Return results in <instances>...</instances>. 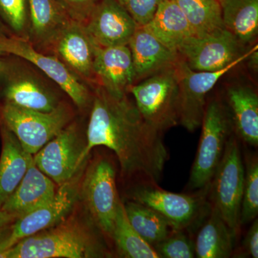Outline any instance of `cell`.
Returning <instances> with one entry per match:
<instances>
[{"label": "cell", "instance_id": "1", "mask_svg": "<svg viewBox=\"0 0 258 258\" xmlns=\"http://www.w3.org/2000/svg\"><path fill=\"white\" fill-rule=\"evenodd\" d=\"M93 90L83 162L93 148L105 147L116 156L123 177L158 184L169 159L163 134L144 120L128 93L116 96L99 86Z\"/></svg>", "mask_w": 258, "mask_h": 258}, {"label": "cell", "instance_id": "2", "mask_svg": "<svg viewBox=\"0 0 258 258\" xmlns=\"http://www.w3.org/2000/svg\"><path fill=\"white\" fill-rule=\"evenodd\" d=\"M110 255L96 232L76 218L19 241L4 258H87Z\"/></svg>", "mask_w": 258, "mask_h": 258}, {"label": "cell", "instance_id": "3", "mask_svg": "<svg viewBox=\"0 0 258 258\" xmlns=\"http://www.w3.org/2000/svg\"><path fill=\"white\" fill-rule=\"evenodd\" d=\"M13 57L0 60V83L5 103L42 112L53 111L63 103L60 95L63 91L56 83L31 62Z\"/></svg>", "mask_w": 258, "mask_h": 258}, {"label": "cell", "instance_id": "4", "mask_svg": "<svg viewBox=\"0 0 258 258\" xmlns=\"http://www.w3.org/2000/svg\"><path fill=\"white\" fill-rule=\"evenodd\" d=\"M201 126L198 152L187 184L189 190L203 189L210 185L227 141L235 133L232 116L225 101L218 97L208 100Z\"/></svg>", "mask_w": 258, "mask_h": 258}, {"label": "cell", "instance_id": "5", "mask_svg": "<svg viewBox=\"0 0 258 258\" xmlns=\"http://www.w3.org/2000/svg\"><path fill=\"white\" fill-rule=\"evenodd\" d=\"M176 64L158 71L129 88L128 93L133 96L142 118L161 134L179 123Z\"/></svg>", "mask_w": 258, "mask_h": 258}, {"label": "cell", "instance_id": "6", "mask_svg": "<svg viewBox=\"0 0 258 258\" xmlns=\"http://www.w3.org/2000/svg\"><path fill=\"white\" fill-rule=\"evenodd\" d=\"M244 177L240 140L235 133L227 141L223 156L210 184L208 201L235 236L241 233L240 211Z\"/></svg>", "mask_w": 258, "mask_h": 258}, {"label": "cell", "instance_id": "7", "mask_svg": "<svg viewBox=\"0 0 258 258\" xmlns=\"http://www.w3.org/2000/svg\"><path fill=\"white\" fill-rule=\"evenodd\" d=\"M209 187L196 193L177 194L161 189L157 183L139 181L127 191V197L159 212L174 230H187L208 213Z\"/></svg>", "mask_w": 258, "mask_h": 258}, {"label": "cell", "instance_id": "8", "mask_svg": "<svg viewBox=\"0 0 258 258\" xmlns=\"http://www.w3.org/2000/svg\"><path fill=\"white\" fill-rule=\"evenodd\" d=\"M0 113L2 123L15 134L24 150L32 156L67 126L73 118L71 108L64 103L50 112L5 103Z\"/></svg>", "mask_w": 258, "mask_h": 258}, {"label": "cell", "instance_id": "9", "mask_svg": "<svg viewBox=\"0 0 258 258\" xmlns=\"http://www.w3.org/2000/svg\"><path fill=\"white\" fill-rule=\"evenodd\" d=\"M83 202L97 228L111 240L120 199L116 186V170L104 157L90 165L81 186Z\"/></svg>", "mask_w": 258, "mask_h": 258}, {"label": "cell", "instance_id": "10", "mask_svg": "<svg viewBox=\"0 0 258 258\" xmlns=\"http://www.w3.org/2000/svg\"><path fill=\"white\" fill-rule=\"evenodd\" d=\"M0 51L31 62L56 83L79 109H86L92 103L93 88L77 77L55 55L37 50L28 40L14 35L0 36Z\"/></svg>", "mask_w": 258, "mask_h": 258}, {"label": "cell", "instance_id": "11", "mask_svg": "<svg viewBox=\"0 0 258 258\" xmlns=\"http://www.w3.org/2000/svg\"><path fill=\"white\" fill-rule=\"evenodd\" d=\"M257 45L244 52L227 67L218 71H195L180 58L176 64L179 81V124L190 132L201 126L209 93L222 76L247 60Z\"/></svg>", "mask_w": 258, "mask_h": 258}, {"label": "cell", "instance_id": "12", "mask_svg": "<svg viewBox=\"0 0 258 258\" xmlns=\"http://www.w3.org/2000/svg\"><path fill=\"white\" fill-rule=\"evenodd\" d=\"M79 179L76 174L70 181L60 185V189L56 191L50 203L18 217L14 222L1 228L0 232L6 252L19 241L50 228L64 220L79 198Z\"/></svg>", "mask_w": 258, "mask_h": 258}, {"label": "cell", "instance_id": "13", "mask_svg": "<svg viewBox=\"0 0 258 258\" xmlns=\"http://www.w3.org/2000/svg\"><path fill=\"white\" fill-rule=\"evenodd\" d=\"M79 125L70 123L33 155L37 167L55 184L70 181L82 166L86 147Z\"/></svg>", "mask_w": 258, "mask_h": 258}, {"label": "cell", "instance_id": "14", "mask_svg": "<svg viewBox=\"0 0 258 258\" xmlns=\"http://www.w3.org/2000/svg\"><path fill=\"white\" fill-rule=\"evenodd\" d=\"M243 46L233 34L224 29L206 36L190 37L178 54L190 69L215 71L227 67L242 55Z\"/></svg>", "mask_w": 258, "mask_h": 258}, {"label": "cell", "instance_id": "15", "mask_svg": "<svg viewBox=\"0 0 258 258\" xmlns=\"http://www.w3.org/2000/svg\"><path fill=\"white\" fill-rule=\"evenodd\" d=\"M83 25L93 42L102 47L128 45L139 27L115 0H100Z\"/></svg>", "mask_w": 258, "mask_h": 258}, {"label": "cell", "instance_id": "16", "mask_svg": "<svg viewBox=\"0 0 258 258\" xmlns=\"http://www.w3.org/2000/svg\"><path fill=\"white\" fill-rule=\"evenodd\" d=\"M49 52L80 79L94 87L95 43L82 23L71 20L55 39Z\"/></svg>", "mask_w": 258, "mask_h": 258}, {"label": "cell", "instance_id": "17", "mask_svg": "<svg viewBox=\"0 0 258 258\" xmlns=\"http://www.w3.org/2000/svg\"><path fill=\"white\" fill-rule=\"evenodd\" d=\"M93 74L95 86L116 96L128 93L137 81L128 45L102 47L95 44Z\"/></svg>", "mask_w": 258, "mask_h": 258}, {"label": "cell", "instance_id": "18", "mask_svg": "<svg viewBox=\"0 0 258 258\" xmlns=\"http://www.w3.org/2000/svg\"><path fill=\"white\" fill-rule=\"evenodd\" d=\"M55 184L37 167L32 156L26 174L1 210L17 218L27 215L50 203L55 195Z\"/></svg>", "mask_w": 258, "mask_h": 258}, {"label": "cell", "instance_id": "19", "mask_svg": "<svg viewBox=\"0 0 258 258\" xmlns=\"http://www.w3.org/2000/svg\"><path fill=\"white\" fill-rule=\"evenodd\" d=\"M128 47L133 60L136 83L175 66L181 58L177 52L168 48L144 27H137Z\"/></svg>", "mask_w": 258, "mask_h": 258}, {"label": "cell", "instance_id": "20", "mask_svg": "<svg viewBox=\"0 0 258 258\" xmlns=\"http://www.w3.org/2000/svg\"><path fill=\"white\" fill-rule=\"evenodd\" d=\"M28 41L37 50L50 52L59 34L71 19L57 0H28Z\"/></svg>", "mask_w": 258, "mask_h": 258}, {"label": "cell", "instance_id": "21", "mask_svg": "<svg viewBox=\"0 0 258 258\" xmlns=\"http://www.w3.org/2000/svg\"><path fill=\"white\" fill-rule=\"evenodd\" d=\"M234 132L239 140L249 147L258 146V95L244 84L232 85L226 93Z\"/></svg>", "mask_w": 258, "mask_h": 258}, {"label": "cell", "instance_id": "22", "mask_svg": "<svg viewBox=\"0 0 258 258\" xmlns=\"http://www.w3.org/2000/svg\"><path fill=\"white\" fill-rule=\"evenodd\" d=\"M0 157V210L21 182L28 170L32 154L24 150L18 138L3 123Z\"/></svg>", "mask_w": 258, "mask_h": 258}, {"label": "cell", "instance_id": "23", "mask_svg": "<svg viewBox=\"0 0 258 258\" xmlns=\"http://www.w3.org/2000/svg\"><path fill=\"white\" fill-rule=\"evenodd\" d=\"M143 27L177 53L183 44L193 36L186 17L173 0H162L152 20Z\"/></svg>", "mask_w": 258, "mask_h": 258}, {"label": "cell", "instance_id": "24", "mask_svg": "<svg viewBox=\"0 0 258 258\" xmlns=\"http://www.w3.org/2000/svg\"><path fill=\"white\" fill-rule=\"evenodd\" d=\"M208 215L195 240V257H232L234 253V241L236 240L235 236L217 210L211 206Z\"/></svg>", "mask_w": 258, "mask_h": 258}, {"label": "cell", "instance_id": "25", "mask_svg": "<svg viewBox=\"0 0 258 258\" xmlns=\"http://www.w3.org/2000/svg\"><path fill=\"white\" fill-rule=\"evenodd\" d=\"M226 30L233 34L242 45L257 38L258 0H219Z\"/></svg>", "mask_w": 258, "mask_h": 258}, {"label": "cell", "instance_id": "26", "mask_svg": "<svg viewBox=\"0 0 258 258\" xmlns=\"http://www.w3.org/2000/svg\"><path fill=\"white\" fill-rule=\"evenodd\" d=\"M183 12L193 36L204 37L224 30L219 0H173Z\"/></svg>", "mask_w": 258, "mask_h": 258}, {"label": "cell", "instance_id": "27", "mask_svg": "<svg viewBox=\"0 0 258 258\" xmlns=\"http://www.w3.org/2000/svg\"><path fill=\"white\" fill-rule=\"evenodd\" d=\"M123 206L134 230L153 247L174 230L167 219L146 205L128 200Z\"/></svg>", "mask_w": 258, "mask_h": 258}, {"label": "cell", "instance_id": "28", "mask_svg": "<svg viewBox=\"0 0 258 258\" xmlns=\"http://www.w3.org/2000/svg\"><path fill=\"white\" fill-rule=\"evenodd\" d=\"M111 240L120 257L161 258L154 247L146 242L131 225L122 201L117 211Z\"/></svg>", "mask_w": 258, "mask_h": 258}, {"label": "cell", "instance_id": "29", "mask_svg": "<svg viewBox=\"0 0 258 258\" xmlns=\"http://www.w3.org/2000/svg\"><path fill=\"white\" fill-rule=\"evenodd\" d=\"M243 162L244 177L240 211V224L242 226L253 221L258 215L257 154L246 153Z\"/></svg>", "mask_w": 258, "mask_h": 258}, {"label": "cell", "instance_id": "30", "mask_svg": "<svg viewBox=\"0 0 258 258\" xmlns=\"http://www.w3.org/2000/svg\"><path fill=\"white\" fill-rule=\"evenodd\" d=\"M0 16L14 36L28 40V0H0Z\"/></svg>", "mask_w": 258, "mask_h": 258}, {"label": "cell", "instance_id": "31", "mask_svg": "<svg viewBox=\"0 0 258 258\" xmlns=\"http://www.w3.org/2000/svg\"><path fill=\"white\" fill-rule=\"evenodd\" d=\"M186 230H174L165 239L154 246L161 258L195 257V240Z\"/></svg>", "mask_w": 258, "mask_h": 258}, {"label": "cell", "instance_id": "32", "mask_svg": "<svg viewBox=\"0 0 258 258\" xmlns=\"http://www.w3.org/2000/svg\"><path fill=\"white\" fill-rule=\"evenodd\" d=\"M139 27L150 22L162 0H115Z\"/></svg>", "mask_w": 258, "mask_h": 258}, {"label": "cell", "instance_id": "33", "mask_svg": "<svg viewBox=\"0 0 258 258\" xmlns=\"http://www.w3.org/2000/svg\"><path fill=\"white\" fill-rule=\"evenodd\" d=\"M71 20L83 23L100 0H57Z\"/></svg>", "mask_w": 258, "mask_h": 258}, {"label": "cell", "instance_id": "34", "mask_svg": "<svg viewBox=\"0 0 258 258\" xmlns=\"http://www.w3.org/2000/svg\"><path fill=\"white\" fill-rule=\"evenodd\" d=\"M235 257H258V220L254 219L251 224L239 252Z\"/></svg>", "mask_w": 258, "mask_h": 258}, {"label": "cell", "instance_id": "35", "mask_svg": "<svg viewBox=\"0 0 258 258\" xmlns=\"http://www.w3.org/2000/svg\"><path fill=\"white\" fill-rule=\"evenodd\" d=\"M17 217L15 215H11L4 210H0V228L5 226L9 225L16 220Z\"/></svg>", "mask_w": 258, "mask_h": 258}, {"label": "cell", "instance_id": "36", "mask_svg": "<svg viewBox=\"0 0 258 258\" xmlns=\"http://www.w3.org/2000/svg\"><path fill=\"white\" fill-rule=\"evenodd\" d=\"M258 47L257 45L255 47V48L254 49L253 51L251 52L250 55H249V57H247V60H248V66L249 69L252 70V71H257L258 67Z\"/></svg>", "mask_w": 258, "mask_h": 258}, {"label": "cell", "instance_id": "37", "mask_svg": "<svg viewBox=\"0 0 258 258\" xmlns=\"http://www.w3.org/2000/svg\"><path fill=\"white\" fill-rule=\"evenodd\" d=\"M2 35H5V32L4 30V29H3V25L0 24V36H2Z\"/></svg>", "mask_w": 258, "mask_h": 258}, {"label": "cell", "instance_id": "38", "mask_svg": "<svg viewBox=\"0 0 258 258\" xmlns=\"http://www.w3.org/2000/svg\"><path fill=\"white\" fill-rule=\"evenodd\" d=\"M2 55H3V52H2L1 51H0V56H1Z\"/></svg>", "mask_w": 258, "mask_h": 258}]
</instances>
